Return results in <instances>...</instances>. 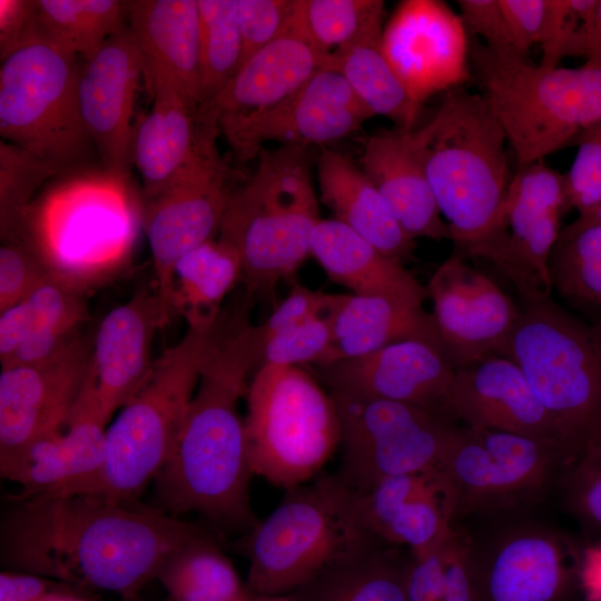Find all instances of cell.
<instances>
[{
  "mask_svg": "<svg viewBox=\"0 0 601 601\" xmlns=\"http://www.w3.org/2000/svg\"><path fill=\"white\" fill-rule=\"evenodd\" d=\"M8 501L0 530L7 570L120 599L140 594L162 562L204 528L138 500L73 494Z\"/></svg>",
  "mask_w": 601,
  "mask_h": 601,
  "instance_id": "cell-1",
  "label": "cell"
},
{
  "mask_svg": "<svg viewBox=\"0 0 601 601\" xmlns=\"http://www.w3.org/2000/svg\"><path fill=\"white\" fill-rule=\"evenodd\" d=\"M247 308L221 314L174 451L154 480L151 506L178 518L196 513L221 536H243L260 521L250 502L254 473L238 411L263 361L264 334L249 323Z\"/></svg>",
  "mask_w": 601,
  "mask_h": 601,
  "instance_id": "cell-2",
  "label": "cell"
},
{
  "mask_svg": "<svg viewBox=\"0 0 601 601\" xmlns=\"http://www.w3.org/2000/svg\"><path fill=\"white\" fill-rule=\"evenodd\" d=\"M219 318L187 324L179 342L155 359L146 385L107 428L105 459L97 470L39 497L85 494L138 500L174 451Z\"/></svg>",
  "mask_w": 601,
  "mask_h": 601,
  "instance_id": "cell-3",
  "label": "cell"
},
{
  "mask_svg": "<svg viewBox=\"0 0 601 601\" xmlns=\"http://www.w3.org/2000/svg\"><path fill=\"white\" fill-rule=\"evenodd\" d=\"M254 175L233 189L219 238L236 250L247 299L274 300L311 255L319 218L305 147L262 149Z\"/></svg>",
  "mask_w": 601,
  "mask_h": 601,
  "instance_id": "cell-4",
  "label": "cell"
},
{
  "mask_svg": "<svg viewBox=\"0 0 601 601\" xmlns=\"http://www.w3.org/2000/svg\"><path fill=\"white\" fill-rule=\"evenodd\" d=\"M415 146L451 239L464 249L492 226L508 191L506 137L486 100L447 91Z\"/></svg>",
  "mask_w": 601,
  "mask_h": 601,
  "instance_id": "cell-5",
  "label": "cell"
},
{
  "mask_svg": "<svg viewBox=\"0 0 601 601\" xmlns=\"http://www.w3.org/2000/svg\"><path fill=\"white\" fill-rule=\"evenodd\" d=\"M385 545L362 525L354 493L335 473L285 491L274 511L235 543L249 562L253 595L289 594L325 569Z\"/></svg>",
  "mask_w": 601,
  "mask_h": 601,
  "instance_id": "cell-6",
  "label": "cell"
},
{
  "mask_svg": "<svg viewBox=\"0 0 601 601\" xmlns=\"http://www.w3.org/2000/svg\"><path fill=\"white\" fill-rule=\"evenodd\" d=\"M470 60L519 167L543 161L601 124L600 65L533 66L526 58L495 53L476 39Z\"/></svg>",
  "mask_w": 601,
  "mask_h": 601,
  "instance_id": "cell-7",
  "label": "cell"
},
{
  "mask_svg": "<svg viewBox=\"0 0 601 601\" xmlns=\"http://www.w3.org/2000/svg\"><path fill=\"white\" fill-rule=\"evenodd\" d=\"M499 355L520 367L575 460L601 444V325L551 298L524 304Z\"/></svg>",
  "mask_w": 601,
  "mask_h": 601,
  "instance_id": "cell-8",
  "label": "cell"
},
{
  "mask_svg": "<svg viewBox=\"0 0 601 601\" xmlns=\"http://www.w3.org/2000/svg\"><path fill=\"white\" fill-rule=\"evenodd\" d=\"M245 397L248 460L272 485L286 491L312 481L339 450L336 402L300 366L262 364Z\"/></svg>",
  "mask_w": 601,
  "mask_h": 601,
  "instance_id": "cell-9",
  "label": "cell"
},
{
  "mask_svg": "<svg viewBox=\"0 0 601 601\" xmlns=\"http://www.w3.org/2000/svg\"><path fill=\"white\" fill-rule=\"evenodd\" d=\"M574 462L551 442L457 425L439 466L452 497V526L542 510Z\"/></svg>",
  "mask_w": 601,
  "mask_h": 601,
  "instance_id": "cell-10",
  "label": "cell"
},
{
  "mask_svg": "<svg viewBox=\"0 0 601 601\" xmlns=\"http://www.w3.org/2000/svg\"><path fill=\"white\" fill-rule=\"evenodd\" d=\"M460 528L477 601L584 599L585 546L543 509Z\"/></svg>",
  "mask_w": 601,
  "mask_h": 601,
  "instance_id": "cell-11",
  "label": "cell"
},
{
  "mask_svg": "<svg viewBox=\"0 0 601 601\" xmlns=\"http://www.w3.org/2000/svg\"><path fill=\"white\" fill-rule=\"evenodd\" d=\"M79 65L78 56L40 36L31 23L1 60V139L60 169L81 159L91 141L78 108Z\"/></svg>",
  "mask_w": 601,
  "mask_h": 601,
  "instance_id": "cell-12",
  "label": "cell"
},
{
  "mask_svg": "<svg viewBox=\"0 0 601 601\" xmlns=\"http://www.w3.org/2000/svg\"><path fill=\"white\" fill-rule=\"evenodd\" d=\"M331 394L341 420L335 474L353 491H367L388 477L439 467L457 427L455 420L417 406Z\"/></svg>",
  "mask_w": 601,
  "mask_h": 601,
  "instance_id": "cell-13",
  "label": "cell"
},
{
  "mask_svg": "<svg viewBox=\"0 0 601 601\" xmlns=\"http://www.w3.org/2000/svg\"><path fill=\"white\" fill-rule=\"evenodd\" d=\"M568 210L564 175L543 161L519 167L492 226L463 252L490 260L524 304L551 298L549 259Z\"/></svg>",
  "mask_w": 601,
  "mask_h": 601,
  "instance_id": "cell-14",
  "label": "cell"
},
{
  "mask_svg": "<svg viewBox=\"0 0 601 601\" xmlns=\"http://www.w3.org/2000/svg\"><path fill=\"white\" fill-rule=\"evenodd\" d=\"M92 337L79 333L49 359L0 373V467L62 431L91 366Z\"/></svg>",
  "mask_w": 601,
  "mask_h": 601,
  "instance_id": "cell-15",
  "label": "cell"
},
{
  "mask_svg": "<svg viewBox=\"0 0 601 601\" xmlns=\"http://www.w3.org/2000/svg\"><path fill=\"white\" fill-rule=\"evenodd\" d=\"M373 117L344 76L327 62L286 99L264 111L218 125L239 160L252 159L263 145H324L349 136Z\"/></svg>",
  "mask_w": 601,
  "mask_h": 601,
  "instance_id": "cell-16",
  "label": "cell"
},
{
  "mask_svg": "<svg viewBox=\"0 0 601 601\" xmlns=\"http://www.w3.org/2000/svg\"><path fill=\"white\" fill-rule=\"evenodd\" d=\"M467 31L441 0H404L383 28L381 49L418 105L471 77Z\"/></svg>",
  "mask_w": 601,
  "mask_h": 601,
  "instance_id": "cell-17",
  "label": "cell"
},
{
  "mask_svg": "<svg viewBox=\"0 0 601 601\" xmlns=\"http://www.w3.org/2000/svg\"><path fill=\"white\" fill-rule=\"evenodd\" d=\"M236 173L219 152L206 158L170 188L150 199L145 231L156 277V292L169 317L177 262L219 230Z\"/></svg>",
  "mask_w": 601,
  "mask_h": 601,
  "instance_id": "cell-18",
  "label": "cell"
},
{
  "mask_svg": "<svg viewBox=\"0 0 601 601\" xmlns=\"http://www.w3.org/2000/svg\"><path fill=\"white\" fill-rule=\"evenodd\" d=\"M444 352L455 368L499 355L521 308L485 274L454 254L426 286Z\"/></svg>",
  "mask_w": 601,
  "mask_h": 601,
  "instance_id": "cell-19",
  "label": "cell"
},
{
  "mask_svg": "<svg viewBox=\"0 0 601 601\" xmlns=\"http://www.w3.org/2000/svg\"><path fill=\"white\" fill-rule=\"evenodd\" d=\"M316 371L329 392L408 404L451 417L446 403L456 368L441 347L428 342H396Z\"/></svg>",
  "mask_w": 601,
  "mask_h": 601,
  "instance_id": "cell-20",
  "label": "cell"
},
{
  "mask_svg": "<svg viewBox=\"0 0 601 601\" xmlns=\"http://www.w3.org/2000/svg\"><path fill=\"white\" fill-rule=\"evenodd\" d=\"M142 60L126 27L79 65L77 95L82 126L105 169L117 179L132 166V121Z\"/></svg>",
  "mask_w": 601,
  "mask_h": 601,
  "instance_id": "cell-21",
  "label": "cell"
},
{
  "mask_svg": "<svg viewBox=\"0 0 601 601\" xmlns=\"http://www.w3.org/2000/svg\"><path fill=\"white\" fill-rule=\"evenodd\" d=\"M446 408L466 426L551 442L575 460L520 367L505 356L491 355L456 368Z\"/></svg>",
  "mask_w": 601,
  "mask_h": 601,
  "instance_id": "cell-22",
  "label": "cell"
},
{
  "mask_svg": "<svg viewBox=\"0 0 601 601\" xmlns=\"http://www.w3.org/2000/svg\"><path fill=\"white\" fill-rule=\"evenodd\" d=\"M353 493L363 528L380 543L412 555L428 552L452 529V497L440 467L388 477Z\"/></svg>",
  "mask_w": 601,
  "mask_h": 601,
  "instance_id": "cell-23",
  "label": "cell"
},
{
  "mask_svg": "<svg viewBox=\"0 0 601 601\" xmlns=\"http://www.w3.org/2000/svg\"><path fill=\"white\" fill-rule=\"evenodd\" d=\"M169 317L156 290H137L108 312L92 338L91 364L102 420L107 424L148 382L156 332Z\"/></svg>",
  "mask_w": 601,
  "mask_h": 601,
  "instance_id": "cell-24",
  "label": "cell"
},
{
  "mask_svg": "<svg viewBox=\"0 0 601 601\" xmlns=\"http://www.w3.org/2000/svg\"><path fill=\"white\" fill-rule=\"evenodd\" d=\"M147 85L152 105L135 124L131 148L132 165L150 200L218 151L219 131L203 121L198 108L174 87L161 81Z\"/></svg>",
  "mask_w": 601,
  "mask_h": 601,
  "instance_id": "cell-25",
  "label": "cell"
},
{
  "mask_svg": "<svg viewBox=\"0 0 601 601\" xmlns=\"http://www.w3.org/2000/svg\"><path fill=\"white\" fill-rule=\"evenodd\" d=\"M106 423L101 417L92 365L67 426L33 443L1 476L20 490L8 500L45 495L97 470L105 459Z\"/></svg>",
  "mask_w": 601,
  "mask_h": 601,
  "instance_id": "cell-26",
  "label": "cell"
},
{
  "mask_svg": "<svg viewBox=\"0 0 601 601\" xmlns=\"http://www.w3.org/2000/svg\"><path fill=\"white\" fill-rule=\"evenodd\" d=\"M128 30L148 82L177 89L194 107L201 104L197 0L126 1Z\"/></svg>",
  "mask_w": 601,
  "mask_h": 601,
  "instance_id": "cell-27",
  "label": "cell"
},
{
  "mask_svg": "<svg viewBox=\"0 0 601 601\" xmlns=\"http://www.w3.org/2000/svg\"><path fill=\"white\" fill-rule=\"evenodd\" d=\"M327 59L289 28L245 61L211 100L199 106L198 115L218 129L221 122L269 109L303 86Z\"/></svg>",
  "mask_w": 601,
  "mask_h": 601,
  "instance_id": "cell-28",
  "label": "cell"
},
{
  "mask_svg": "<svg viewBox=\"0 0 601 601\" xmlns=\"http://www.w3.org/2000/svg\"><path fill=\"white\" fill-rule=\"evenodd\" d=\"M413 130L396 127L370 136L361 158L362 170L413 239H451L449 225L439 210L420 159Z\"/></svg>",
  "mask_w": 601,
  "mask_h": 601,
  "instance_id": "cell-29",
  "label": "cell"
},
{
  "mask_svg": "<svg viewBox=\"0 0 601 601\" xmlns=\"http://www.w3.org/2000/svg\"><path fill=\"white\" fill-rule=\"evenodd\" d=\"M86 318V288L52 275L0 313L1 367L49 359L80 333Z\"/></svg>",
  "mask_w": 601,
  "mask_h": 601,
  "instance_id": "cell-30",
  "label": "cell"
},
{
  "mask_svg": "<svg viewBox=\"0 0 601 601\" xmlns=\"http://www.w3.org/2000/svg\"><path fill=\"white\" fill-rule=\"evenodd\" d=\"M311 255L326 275L356 296L382 297L423 307L424 287L397 263L336 219H321L311 243Z\"/></svg>",
  "mask_w": 601,
  "mask_h": 601,
  "instance_id": "cell-31",
  "label": "cell"
},
{
  "mask_svg": "<svg viewBox=\"0 0 601 601\" xmlns=\"http://www.w3.org/2000/svg\"><path fill=\"white\" fill-rule=\"evenodd\" d=\"M317 177L321 200L334 213V219L397 263L412 257L415 239L400 226L361 168L342 154L323 148Z\"/></svg>",
  "mask_w": 601,
  "mask_h": 601,
  "instance_id": "cell-32",
  "label": "cell"
},
{
  "mask_svg": "<svg viewBox=\"0 0 601 601\" xmlns=\"http://www.w3.org/2000/svg\"><path fill=\"white\" fill-rule=\"evenodd\" d=\"M407 339L428 342L444 351L433 314L423 307L382 297L346 294L332 315V343L318 366L362 356Z\"/></svg>",
  "mask_w": 601,
  "mask_h": 601,
  "instance_id": "cell-33",
  "label": "cell"
},
{
  "mask_svg": "<svg viewBox=\"0 0 601 601\" xmlns=\"http://www.w3.org/2000/svg\"><path fill=\"white\" fill-rule=\"evenodd\" d=\"M412 553L377 545L325 569L289 593L296 601H408Z\"/></svg>",
  "mask_w": 601,
  "mask_h": 601,
  "instance_id": "cell-34",
  "label": "cell"
},
{
  "mask_svg": "<svg viewBox=\"0 0 601 601\" xmlns=\"http://www.w3.org/2000/svg\"><path fill=\"white\" fill-rule=\"evenodd\" d=\"M223 536L204 526L160 565L156 579L166 601H250L248 591L224 551Z\"/></svg>",
  "mask_w": 601,
  "mask_h": 601,
  "instance_id": "cell-35",
  "label": "cell"
},
{
  "mask_svg": "<svg viewBox=\"0 0 601 601\" xmlns=\"http://www.w3.org/2000/svg\"><path fill=\"white\" fill-rule=\"evenodd\" d=\"M242 280L238 254L220 239H210L184 255L176 264L173 287V315L187 324L215 321L220 305Z\"/></svg>",
  "mask_w": 601,
  "mask_h": 601,
  "instance_id": "cell-36",
  "label": "cell"
},
{
  "mask_svg": "<svg viewBox=\"0 0 601 601\" xmlns=\"http://www.w3.org/2000/svg\"><path fill=\"white\" fill-rule=\"evenodd\" d=\"M382 33H375L327 59L371 111L392 119L396 127L413 129L421 105L410 96L381 49Z\"/></svg>",
  "mask_w": 601,
  "mask_h": 601,
  "instance_id": "cell-37",
  "label": "cell"
},
{
  "mask_svg": "<svg viewBox=\"0 0 601 601\" xmlns=\"http://www.w3.org/2000/svg\"><path fill=\"white\" fill-rule=\"evenodd\" d=\"M33 29L43 38L83 60L127 24L126 1L35 0Z\"/></svg>",
  "mask_w": 601,
  "mask_h": 601,
  "instance_id": "cell-38",
  "label": "cell"
},
{
  "mask_svg": "<svg viewBox=\"0 0 601 601\" xmlns=\"http://www.w3.org/2000/svg\"><path fill=\"white\" fill-rule=\"evenodd\" d=\"M384 1L295 0L290 28L326 58L383 32Z\"/></svg>",
  "mask_w": 601,
  "mask_h": 601,
  "instance_id": "cell-39",
  "label": "cell"
},
{
  "mask_svg": "<svg viewBox=\"0 0 601 601\" xmlns=\"http://www.w3.org/2000/svg\"><path fill=\"white\" fill-rule=\"evenodd\" d=\"M552 288L568 300L601 306V223L563 227L549 259Z\"/></svg>",
  "mask_w": 601,
  "mask_h": 601,
  "instance_id": "cell-40",
  "label": "cell"
},
{
  "mask_svg": "<svg viewBox=\"0 0 601 601\" xmlns=\"http://www.w3.org/2000/svg\"><path fill=\"white\" fill-rule=\"evenodd\" d=\"M408 601H477L465 531L452 526L432 550L412 555Z\"/></svg>",
  "mask_w": 601,
  "mask_h": 601,
  "instance_id": "cell-41",
  "label": "cell"
},
{
  "mask_svg": "<svg viewBox=\"0 0 601 601\" xmlns=\"http://www.w3.org/2000/svg\"><path fill=\"white\" fill-rule=\"evenodd\" d=\"M201 104L234 77L242 59L237 0H197Z\"/></svg>",
  "mask_w": 601,
  "mask_h": 601,
  "instance_id": "cell-42",
  "label": "cell"
},
{
  "mask_svg": "<svg viewBox=\"0 0 601 601\" xmlns=\"http://www.w3.org/2000/svg\"><path fill=\"white\" fill-rule=\"evenodd\" d=\"M55 164L8 141H0L1 239L21 238L31 214V198L40 185L57 175Z\"/></svg>",
  "mask_w": 601,
  "mask_h": 601,
  "instance_id": "cell-43",
  "label": "cell"
},
{
  "mask_svg": "<svg viewBox=\"0 0 601 601\" xmlns=\"http://www.w3.org/2000/svg\"><path fill=\"white\" fill-rule=\"evenodd\" d=\"M332 315L312 317L264 336L262 364H323L332 343Z\"/></svg>",
  "mask_w": 601,
  "mask_h": 601,
  "instance_id": "cell-44",
  "label": "cell"
},
{
  "mask_svg": "<svg viewBox=\"0 0 601 601\" xmlns=\"http://www.w3.org/2000/svg\"><path fill=\"white\" fill-rule=\"evenodd\" d=\"M555 497L583 528L601 531V444L566 469Z\"/></svg>",
  "mask_w": 601,
  "mask_h": 601,
  "instance_id": "cell-45",
  "label": "cell"
},
{
  "mask_svg": "<svg viewBox=\"0 0 601 601\" xmlns=\"http://www.w3.org/2000/svg\"><path fill=\"white\" fill-rule=\"evenodd\" d=\"M55 275L26 239H6L0 247V313L16 305Z\"/></svg>",
  "mask_w": 601,
  "mask_h": 601,
  "instance_id": "cell-46",
  "label": "cell"
},
{
  "mask_svg": "<svg viewBox=\"0 0 601 601\" xmlns=\"http://www.w3.org/2000/svg\"><path fill=\"white\" fill-rule=\"evenodd\" d=\"M294 10L295 0H237L242 40L239 68L254 53L289 30Z\"/></svg>",
  "mask_w": 601,
  "mask_h": 601,
  "instance_id": "cell-47",
  "label": "cell"
},
{
  "mask_svg": "<svg viewBox=\"0 0 601 601\" xmlns=\"http://www.w3.org/2000/svg\"><path fill=\"white\" fill-rule=\"evenodd\" d=\"M572 144L579 148L564 175L566 204L583 214L601 204V124L582 131Z\"/></svg>",
  "mask_w": 601,
  "mask_h": 601,
  "instance_id": "cell-48",
  "label": "cell"
},
{
  "mask_svg": "<svg viewBox=\"0 0 601 601\" xmlns=\"http://www.w3.org/2000/svg\"><path fill=\"white\" fill-rule=\"evenodd\" d=\"M346 294H327L294 284L287 297L260 325L264 336L316 316L332 315Z\"/></svg>",
  "mask_w": 601,
  "mask_h": 601,
  "instance_id": "cell-49",
  "label": "cell"
},
{
  "mask_svg": "<svg viewBox=\"0 0 601 601\" xmlns=\"http://www.w3.org/2000/svg\"><path fill=\"white\" fill-rule=\"evenodd\" d=\"M457 3L467 32L480 36L495 53L519 56L499 0H459Z\"/></svg>",
  "mask_w": 601,
  "mask_h": 601,
  "instance_id": "cell-50",
  "label": "cell"
},
{
  "mask_svg": "<svg viewBox=\"0 0 601 601\" xmlns=\"http://www.w3.org/2000/svg\"><path fill=\"white\" fill-rule=\"evenodd\" d=\"M519 56L526 58L533 45L541 43L550 0H499Z\"/></svg>",
  "mask_w": 601,
  "mask_h": 601,
  "instance_id": "cell-51",
  "label": "cell"
},
{
  "mask_svg": "<svg viewBox=\"0 0 601 601\" xmlns=\"http://www.w3.org/2000/svg\"><path fill=\"white\" fill-rule=\"evenodd\" d=\"M35 0H0V59L11 53L27 35L35 16Z\"/></svg>",
  "mask_w": 601,
  "mask_h": 601,
  "instance_id": "cell-52",
  "label": "cell"
},
{
  "mask_svg": "<svg viewBox=\"0 0 601 601\" xmlns=\"http://www.w3.org/2000/svg\"><path fill=\"white\" fill-rule=\"evenodd\" d=\"M66 587L71 585L41 575L4 569L0 573V601H38L43 595Z\"/></svg>",
  "mask_w": 601,
  "mask_h": 601,
  "instance_id": "cell-53",
  "label": "cell"
},
{
  "mask_svg": "<svg viewBox=\"0 0 601 601\" xmlns=\"http://www.w3.org/2000/svg\"><path fill=\"white\" fill-rule=\"evenodd\" d=\"M569 56H584L587 62L601 66V0H597L574 38Z\"/></svg>",
  "mask_w": 601,
  "mask_h": 601,
  "instance_id": "cell-54",
  "label": "cell"
},
{
  "mask_svg": "<svg viewBox=\"0 0 601 601\" xmlns=\"http://www.w3.org/2000/svg\"><path fill=\"white\" fill-rule=\"evenodd\" d=\"M38 601H91L86 593L72 588L66 587L43 595Z\"/></svg>",
  "mask_w": 601,
  "mask_h": 601,
  "instance_id": "cell-55",
  "label": "cell"
},
{
  "mask_svg": "<svg viewBox=\"0 0 601 601\" xmlns=\"http://www.w3.org/2000/svg\"><path fill=\"white\" fill-rule=\"evenodd\" d=\"M579 218L587 221L601 223V204L587 213L579 214Z\"/></svg>",
  "mask_w": 601,
  "mask_h": 601,
  "instance_id": "cell-56",
  "label": "cell"
},
{
  "mask_svg": "<svg viewBox=\"0 0 601 601\" xmlns=\"http://www.w3.org/2000/svg\"><path fill=\"white\" fill-rule=\"evenodd\" d=\"M250 601H296L290 594L253 595Z\"/></svg>",
  "mask_w": 601,
  "mask_h": 601,
  "instance_id": "cell-57",
  "label": "cell"
},
{
  "mask_svg": "<svg viewBox=\"0 0 601 601\" xmlns=\"http://www.w3.org/2000/svg\"><path fill=\"white\" fill-rule=\"evenodd\" d=\"M120 600L121 601H148V600L144 599L140 594H136V595L127 597V598H121Z\"/></svg>",
  "mask_w": 601,
  "mask_h": 601,
  "instance_id": "cell-58",
  "label": "cell"
},
{
  "mask_svg": "<svg viewBox=\"0 0 601 601\" xmlns=\"http://www.w3.org/2000/svg\"><path fill=\"white\" fill-rule=\"evenodd\" d=\"M582 601H594V600H590V599L584 597V599Z\"/></svg>",
  "mask_w": 601,
  "mask_h": 601,
  "instance_id": "cell-59",
  "label": "cell"
}]
</instances>
